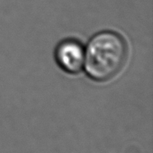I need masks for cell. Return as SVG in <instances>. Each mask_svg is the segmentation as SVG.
I'll use <instances>...</instances> for the list:
<instances>
[{"mask_svg":"<svg viewBox=\"0 0 153 153\" xmlns=\"http://www.w3.org/2000/svg\"><path fill=\"white\" fill-rule=\"evenodd\" d=\"M128 57L125 39L115 31L102 30L94 35L87 43L83 69L91 80L109 82L123 70Z\"/></svg>","mask_w":153,"mask_h":153,"instance_id":"6da1fadb","label":"cell"},{"mask_svg":"<svg viewBox=\"0 0 153 153\" xmlns=\"http://www.w3.org/2000/svg\"><path fill=\"white\" fill-rule=\"evenodd\" d=\"M57 65L63 72L75 75L81 73L85 63V48L78 40L67 38L57 45L53 52Z\"/></svg>","mask_w":153,"mask_h":153,"instance_id":"7a4b0ae2","label":"cell"}]
</instances>
